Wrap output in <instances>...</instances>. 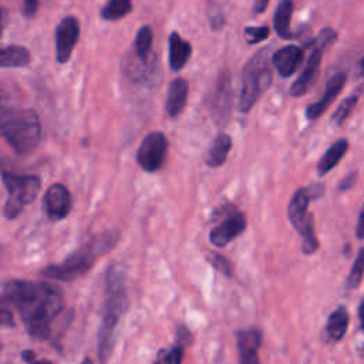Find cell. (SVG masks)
Listing matches in <instances>:
<instances>
[{"instance_id": "1", "label": "cell", "mask_w": 364, "mask_h": 364, "mask_svg": "<svg viewBox=\"0 0 364 364\" xmlns=\"http://www.w3.org/2000/svg\"><path fill=\"white\" fill-rule=\"evenodd\" d=\"M4 294L20 313L27 333L47 338L51 323L64 307L63 290L53 283L14 279L4 284Z\"/></svg>"}, {"instance_id": "2", "label": "cell", "mask_w": 364, "mask_h": 364, "mask_svg": "<svg viewBox=\"0 0 364 364\" xmlns=\"http://www.w3.org/2000/svg\"><path fill=\"white\" fill-rule=\"evenodd\" d=\"M127 306L128 297L124 283V274L119 272V269L112 267L107 272L104 316L98 334V355L102 364L107 361L112 351L117 326L121 320V316L127 310Z\"/></svg>"}, {"instance_id": "3", "label": "cell", "mask_w": 364, "mask_h": 364, "mask_svg": "<svg viewBox=\"0 0 364 364\" xmlns=\"http://www.w3.org/2000/svg\"><path fill=\"white\" fill-rule=\"evenodd\" d=\"M0 136L18 154L33 151L41 138V125L36 111L0 108Z\"/></svg>"}, {"instance_id": "4", "label": "cell", "mask_w": 364, "mask_h": 364, "mask_svg": "<svg viewBox=\"0 0 364 364\" xmlns=\"http://www.w3.org/2000/svg\"><path fill=\"white\" fill-rule=\"evenodd\" d=\"M115 240H117L115 237H111V233H107L105 236H100L91 243H88L87 246H84L82 249L70 255L63 263L46 267L43 270V274L50 279L63 280V282L78 279L91 269L95 257L100 253L107 252L115 243Z\"/></svg>"}, {"instance_id": "5", "label": "cell", "mask_w": 364, "mask_h": 364, "mask_svg": "<svg viewBox=\"0 0 364 364\" xmlns=\"http://www.w3.org/2000/svg\"><path fill=\"white\" fill-rule=\"evenodd\" d=\"M273 73L267 50H260L245 65L242 74V91L239 108L242 112L250 111L259 97L272 84Z\"/></svg>"}, {"instance_id": "6", "label": "cell", "mask_w": 364, "mask_h": 364, "mask_svg": "<svg viewBox=\"0 0 364 364\" xmlns=\"http://www.w3.org/2000/svg\"><path fill=\"white\" fill-rule=\"evenodd\" d=\"M1 179L9 192V199L4 205V216L14 219L21 213L24 206L36 199L41 182L34 175H16L11 172H3Z\"/></svg>"}, {"instance_id": "7", "label": "cell", "mask_w": 364, "mask_h": 364, "mask_svg": "<svg viewBox=\"0 0 364 364\" xmlns=\"http://www.w3.org/2000/svg\"><path fill=\"white\" fill-rule=\"evenodd\" d=\"M310 199H311V196H310L307 188H301L294 192V195L289 203V219H290L291 225L303 236V252L306 255L316 252V249L318 247V242L314 235L313 216L307 212Z\"/></svg>"}, {"instance_id": "8", "label": "cell", "mask_w": 364, "mask_h": 364, "mask_svg": "<svg viewBox=\"0 0 364 364\" xmlns=\"http://www.w3.org/2000/svg\"><path fill=\"white\" fill-rule=\"evenodd\" d=\"M166 148H168V142L162 132H158V131L149 132L142 139L136 152V161L139 166L146 172L158 171L164 165V161L166 156Z\"/></svg>"}, {"instance_id": "9", "label": "cell", "mask_w": 364, "mask_h": 364, "mask_svg": "<svg viewBox=\"0 0 364 364\" xmlns=\"http://www.w3.org/2000/svg\"><path fill=\"white\" fill-rule=\"evenodd\" d=\"M80 37V24L75 17H65L60 21L55 30V57L64 64L71 57V53Z\"/></svg>"}, {"instance_id": "10", "label": "cell", "mask_w": 364, "mask_h": 364, "mask_svg": "<svg viewBox=\"0 0 364 364\" xmlns=\"http://www.w3.org/2000/svg\"><path fill=\"white\" fill-rule=\"evenodd\" d=\"M246 228V218L240 212H232L218 226L210 230V243L216 247L226 246L235 237H237Z\"/></svg>"}, {"instance_id": "11", "label": "cell", "mask_w": 364, "mask_h": 364, "mask_svg": "<svg viewBox=\"0 0 364 364\" xmlns=\"http://www.w3.org/2000/svg\"><path fill=\"white\" fill-rule=\"evenodd\" d=\"M44 206L51 219H63L71 209V195L61 183L51 185L44 195Z\"/></svg>"}, {"instance_id": "12", "label": "cell", "mask_w": 364, "mask_h": 364, "mask_svg": "<svg viewBox=\"0 0 364 364\" xmlns=\"http://www.w3.org/2000/svg\"><path fill=\"white\" fill-rule=\"evenodd\" d=\"M321 50L314 48L313 53L310 54L306 67L303 68L300 77L293 82L291 88H290V94L293 97H301L304 95L310 87L314 84V81L318 77V71H320V64H321Z\"/></svg>"}, {"instance_id": "13", "label": "cell", "mask_w": 364, "mask_h": 364, "mask_svg": "<svg viewBox=\"0 0 364 364\" xmlns=\"http://www.w3.org/2000/svg\"><path fill=\"white\" fill-rule=\"evenodd\" d=\"M346 78L347 77H346L344 73H337L336 75H333L328 80L323 97L317 102L307 107L306 115H307L309 119H316V118H318L320 115L324 114V111L330 107V104L336 100L338 92L343 90V87L346 84Z\"/></svg>"}, {"instance_id": "14", "label": "cell", "mask_w": 364, "mask_h": 364, "mask_svg": "<svg viewBox=\"0 0 364 364\" xmlns=\"http://www.w3.org/2000/svg\"><path fill=\"white\" fill-rule=\"evenodd\" d=\"M262 344V334L256 328H247L237 333V350L240 364H260L259 347Z\"/></svg>"}, {"instance_id": "15", "label": "cell", "mask_w": 364, "mask_h": 364, "mask_svg": "<svg viewBox=\"0 0 364 364\" xmlns=\"http://www.w3.org/2000/svg\"><path fill=\"white\" fill-rule=\"evenodd\" d=\"M304 58V53L297 46H286L272 57V64L282 77H290Z\"/></svg>"}, {"instance_id": "16", "label": "cell", "mask_w": 364, "mask_h": 364, "mask_svg": "<svg viewBox=\"0 0 364 364\" xmlns=\"http://www.w3.org/2000/svg\"><path fill=\"white\" fill-rule=\"evenodd\" d=\"M188 100V82L183 78H175L168 88V95H166V102L165 108L169 117H176L179 115Z\"/></svg>"}, {"instance_id": "17", "label": "cell", "mask_w": 364, "mask_h": 364, "mask_svg": "<svg viewBox=\"0 0 364 364\" xmlns=\"http://www.w3.org/2000/svg\"><path fill=\"white\" fill-rule=\"evenodd\" d=\"M230 101H232V88H230V77L223 73L219 77V81L216 84L215 97H213V114L218 119H225L230 109Z\"/></svg>"}, {"instance_id": "18", "label": "cell", "mask_w": 364, "mask_h": 364, "mask_svg": "<svg viewBox=\"0 0 364 364\" xmlns=\"http://www.w3.org/2000/svg\"><path fill=\"white\" fill-rule=\"evenodd\" d=\"M192 47L178 33H172L169 37V65L171 70L179 71L185 67L191 57Z\"/></svg>"}, {"instance_id": "19", "label": "cell", "mask_w": 364, "mask_h": 364, "mask_svg": "<svg viewBox=\"0 0 364 364\" xmlns=\"http://www.w3.org/2000/svg\"><path fill=\"white\" fill-rule=\"evenodd\" d=\"M30 51L21 46H0V67H24L30 63Z\"/></svg>"}, {"instance_id": "20", "label": "cell", "mask_w": 364, "mask_h": 364, "mask_svg": "<svg viewBox=\"0 0 364 364\" xmlns=\"http://www.w3.org/2000/svg\"><path fill=\"white\" fill-rule=\"evenodd\" d=\"M348 149V142L347 139H338L337 142H334L327 151L326 154L321 156V159L317 164V172L318 175H326L327 172H330L337 164L338 161L344 156V154Z\"/></svg>"}, {"instance_id": "21", "label": "cell", "mask_w": 364, "mask_h": 364, "mask_svg": "<svg viewBox=\"0 0 364 364\" xmlns=\"http://www.w3.org/2000/svg\"><path fill=\"white\" fill-rule=\"evenodd\" d=\"M293 13V1L282 0L274 11V30L282 38H291L293 33L290 31V20Z\"/></svg>"}, {"instance_id": "22", "label": "cell", "mask_w": 364, "mask_h": 364, "mask_svg": "<svg viewBox=\"0 0 364 364\" xmlns=\"http://www.w3.org/2000/svg\"><path fill=\"white\" fill-rule=\"evenodd\" d=\"M232 148V138L226 134H220L216 136V139L213 141L209 152H208V158H206V164L209 166H220L225 164L228 154Z\"/></svg>"}, {"instance_id": "23", "label": "cell", "mask_w": 364, "mask_h": 364, "mask_svg": "<svg viewBox=\"0 0 364 364\" xmlns=\"http://www.w3.org/2000/svg\"><path fill=\"white\" fill-rule=\"evenodd\" d=\"M347 326H348V313L343 306H340L330 314L326 330H327L328 337L331 340L337 341L344 337Z\"/></svg>"}, {"instance_id": "24", "label": "cell", "mask_w": 364, "mask_h": 364, "mask_svg": "<svg viewBox=\"0 0 364 364\" xmlns=\"http://www.w3.org/2000/svg\"><path fill=\"white\" fill-rule=\"evenodd\" d=\"M132 10V0H109L101 10L105 20H118Z\"/></svg>"}, {"instance_id": "25", "label": "cell", "mask_w": 364, "mask_h": 364, "mask_svg": "<svg viewBox=\"0 0 364 364\" xmlns=\"http://www.w3.org/2000/svg\"><path fill=\"white\" fill-rule=\"evenodd\" d=\"M152 40H154V33H152L151 27H148V26L141 27L136 34V38H135V51L141 60L148 58L151 48H152Z\"/></svg>"}, {"instance_id": "26", "label": "cell", "mask_w": 364, "mask_h": 364, "mask_svg": "<svg viewBox=\"0 0 364 364\" xmlns=\"http://www.w3.org/2000/svg\"><path fill=\"white\" fill-rule=\"evenodd\" d=\"M364 276V247L360 249L357 257H355V262L350 270V274H348V279H347V286L350 289H355L358 287V284L361 283V279Z\"/></svg>"}, {"instance_id": "27", "label": "cell", "mask_w": 364, "mask_h": 364, "mask_svg": "<svg viewBox=\"0 0 364 364\" xmlns=\"http://www.w3.org/2000/svg\"><path fill=\"white\" fill-rule=\"evenodd\" d=\"M357 100H358L357 95H350V97H347V98L338 105V108L334 111V114H333V117H331V122L336 124V125L343 124L344 119L350 115V112H351L353 108L355 107Z\"/></svg>"}, {"instance_id": "28", "label": "cell", "mask_w": 364, "mask_h": 364, "mask_svg": "<svg viewBox=\"0 0 364 364\" xmlns=\"http://www.w3.org/2000/svg\"><path fill=\"white\" fill-rule=\"evenodd\" d=\"M270 34V30L266 26L262 27H246L245 28V37L249 44L260 43L262 40L267 38Z\"/></svg>"}, {"instance_id": "29", "label": "cell", "mask_w": 364, "mask_h": 364, "mask_svg": "<svg viewBox=\"0 0 364 364\" xmlns=\"http://www.w3.org/2000/svg\"><path fill=\"white\" fill-rule=\"evenodd\" d=\"M334 40H336V31L333 28H323L318 33V36L313 40V43H310V44H314L316 48L323 50V48L330 47L334 43Z\"/></svg>"}, {"instance_id": "30", "label": "cell", "mask_w": 364, "mask_h": 364, "mask_svg": "<svg viewBox=\"0 0 364 364\" xmlns=\"http://www.w3.org/2000/svg\"><path fill=\"white\" fill-rule=\"evenodd\" d=\"M208 260H209V263H210L216 270L222 272L223 274H226V276H230V274H232V264L229 263V260H228L225 256H222V255H219V253H210V255L208 256Z\"/></svg>"}, {"instance_id": "31", "label": "cell", "mask_w": 364, "mask_h": 364, "mask_svg": "<svg viewBox=\"0 0 364 364\" xmlns=\"http://www.w3.org/2000/svg\"><path fill=\"white\" fill-rule=\"evenodd\" d=\"M13 327L14 326V318H13V313L9 309L7 303L0 299V327Z\"/></svg>"}, {"instance_id": "32", "label": "cell", "mask_w": 364, "mask_h": 364, "mask_svg": "<svg viewBox=\"0 0 364 364\" xmlns=\"http://www.w3.org/2000/svg\"><path fill=\"white\" fill-rule=\"evenodd\" d=\"M355 181H357V173H355V172L348 173V175H347V176L340 182V185H338L340 191H347V189L353 188V186H354V183H355Z\"/></svg>"}, {"instance_id": "33", "label": "cell", "mask_w": 364, "mask_h": 364, "mask_svg": "<svg viewBox=\"0 0 364 364\" xmlns=\"http://www.w3.org/2000/svg\"><path fill=\"white\" fill-rule=\"evenodd\" d=\"M38 9V0H24V14L34 16Z\"/></svg>"}, {"instance_id": "34", "label": "cell", "mask_w": 364, "mask_h": 364, "mask_svg": "<svg viewBox=\"0 0 364 364\" xmlns=\"http://www.w3.org/2000/svg\"><path fill=\"white\" fill-rule=\"evenodd\" d=\"M357 237L358 239H364V208L363 212L358 218V223H357Z\"/></svg>"}, {"instance_id": "35", "label": "cell", "mask_w": 364, "mask_h": 364, "mask_svg": "<svg viewBox=\"0 0 364 364\" xmlns=\"http://www.w3.org/2000/svg\"><path fill=\"white\" fill-rule=\"evenodd\" d=\"M270 0H255V4H253V10L255 13H263L267 7Z\"/></svg>"}, {"instance_id": "36", "label": "cell", "mask_w": 364, "mask_h": 364, "mask_svg": "<svg viewBox=\"0 0 364 364\" xmlns=\"http://www.w3.org/2000/svg\"><path fill=\"white\" fill-rule=\"evenodd\" d=\"M34 353L33 351H30V350H24L23 353H21V358L26 361V363H28V364H33L34 363Z\"/></svg>"}, {"instance_id": "37", "label": "cell", "mask_w": 364, "mask_h": 364, "mask_svg": "<svg viewBox=\"0 0 364 364\" xmlns=\"http://www.w3.org/2000/svg\"><path fill=\"white\" fill-rule=\"evenodd\" d=\"M358 314H360V324H361V330L364 331V299L360 304V310H358Z\"/></svg>"}, {"instance_id": "38", "label": "cell", "mask_w": 364, "mask_h": 364, "mask_svg": "<svg viewBox=\"0 0 364 364\" xmlns=\"http://www.w3.org/2000/svg\"><path fill=\"white\" fill-rule=\"evenodd\" d=\"M3 27H4V9H0V36L3 33Z\"/></svg>"}, {"instance_id": "39", "label": "cell", "mask_w": 364, "mask_h": 364, "mask_svg": "<svg viewBox=\"0 0 364 364\" xmlns=\"http://www.w3.org/2000/svg\"><path fill=\"white\" fill-rule=\"evenodd\" d=\"M358 75H361V77H364V57L361 58V61H360V64H358Z\"/></svg>"}, {"instance_id": "40", "label": "cell", "mask_w": 364, "mask_h": 364, "mask_svg": "<svg viewBox=\"0 0 364 364\" xmlns=\"http://www.w3.org/2000/svg\"><path fill=\"white\" fill-rule=\"evenodd\" d=\"M81 364H92V361H91V360H90V358H84V360H82V363H81Z\"/></svg>"}, {"instance_id": "41", "label": "cell", "mask_w": 364, "mask_h": 364, "mask_svg": "<svg viewBox=\"0 0 364 364\" xmlns=\"http://www.w3.org/2000/svg\"><path fill=\"white\" fill-rule=\"evenodd\" d=\"M358 92H364V84L361 87H358Z\"/></svg>"}, {"instance_id": "42", "label": "cell", "mask_w": 364, "mask_h": 364, "mask_svg": "<svg viewBox=\"0 0 364 364\" xmlns=\"http://www.w3.org/2000/svg\"><path fill=\"white\" fill-rule=\"evenodd\" d=\"M33 364H51V363H47V361H41V363H33Z\"/></svg>"}, {"instance_id": "43", "label": "cell", "mask_w": 364, "mask_h": 364, "mask_svg": "<svg viewBox=\"0 0 364 364\" xmlns=\"http://www.w3.org/2000/svg\"><path fill=\"white\" fill-rule=\"evenodd\" d=\"M155 364H158V363H155Z\"/></svg>"}]
</instances>
